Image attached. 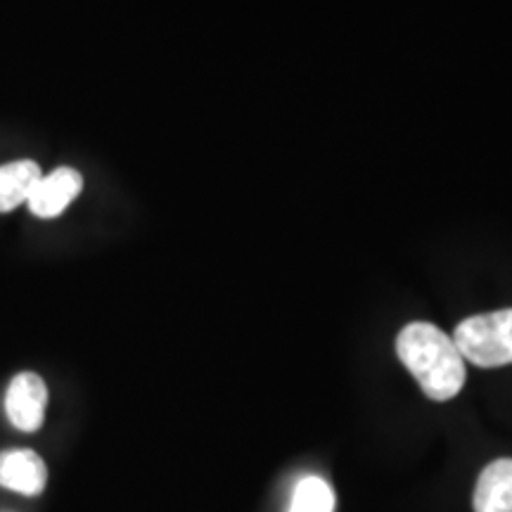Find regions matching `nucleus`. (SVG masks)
I'll use <instances>...</instances> for the list:
<instances>
[{
    "label": "nucleus",
    "instance_id": "obj_7",
    "mask_svg": "<svg viewBox=\"0 0 512 512\" xmlns=\"http://www.w3.org/2000/svg\"><path fill=\"white\" fill-rule=\"evenodd\" d=\"M41 176V166L31 159H17L0 166V214L27 204Z\"/></svg>",
    "mask_w": 512,
    "mask_h": 512
},
{
    "label": "nucleus",
    "instance_id": "obj_1",
    "mask_svg": "<svg viewBox=\"0 0 512 512\" xmlns=\"http://www.w3.org/2000/svg\"><path fill=\"white\" fill-rule=\"evenodd\" d=\"M396 356L432 401H451L465 387V358L444 330L415 320L396 337Z\"/></svg>",
    "mask_w": 512,
    "mask_h": 512
},
{
    "label": "nucleus",
    "instance_id": "obj_5",
    "mask_svg": "<svg viewBox=\"0 0 512 512\" xmlns=\"http://www.w3.org/2000/svg\"><path fill=\"white\" fill-rule=\"evenodd\" d=\"M48 484L46 460L31 448H8L0 451V489L19 496H41Z\"/></svg>",
    "mask_w": 512,
    "mask_h": 512
},
{
    "label": "nucleus",
    "instance_id": "obj_8",
    "mask_svg": "<svg viewBox=\"0 0 512 512\" xmlns=\"http://www.w3.org/2000/svg\"><path fill=\"white\" fill-rule=\"evenodd\" d=\"M335 494L320 477H306L297 484L292 496L290 512H332Z\"/></svg>",
    "mask_w": 512,
    "mask_h": 512
},
{
    "label": "nucleus",
    "instance_id": "obj_4",
    "mask_svg": "<svg viewBox=\"0 0 512 512\" xmlns=\"http://www.w3.org/2000/svg\"><path fill=\"white\" fill-rule=\"evenodd\" d=\"M81 190V171L72 169V166H57L48 176H41V181H38L34 192H31L27 207L38 219H57L81 195Z\"/></svg>",
    "mask_w": 512,
    "mask_h": 512
},
{
    "label": "nucleus",
    "instance_id": "obj_6",
    "mask_svg": "<svg viewBox=\"0 0 512 512\" xmlns=\"http://www.w3.org/2000/svg\"><path fill=\"white\" fill-rule=\"evenodd\" d=\"M475 512H512V458L486 465L475 486Z\"/></svg>",
    "mask_w": 512,
    "mask_h": 512
},
{
    "label": "nucleus",
    "instance_id": "obj_2",
    "mask_svg": "<svg viewBox=\"0 0 512 512\" xmlns=\"http://www.w3.org/2000/svg\"><path fill=\"white\" fill-rule=\"evenodd\" d=\"M453 342L465 361L477 368H503L512 363V309L479 313L460 320Z\"/></svg>",
    "mask_w": 512,
    "mask_h": 512
},
{
    "label": "nucleus",
    "instance_id": "obj_3",
    "mask_svg": "<svg viewBox=\"0 0 512 512\" xmlns=\"http://www.w3.org/2000/svg\"><path fill=\"white\" fill-rule=\"evenodd\" d=\"M48 411V384L38 373H17L5 392V418L17 432L34 434Z\"/></svg>",
    "mask_w": 512,
    "mask_h": 512
}]
</instances>
